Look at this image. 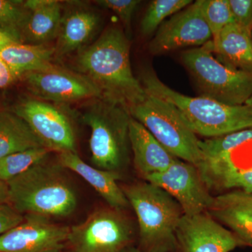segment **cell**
<instances>
[{
	"label": "cell",
	"mask_w": 252,
	"mask_h": 252,
	"mask_svg": "<svg viewBox=\"0 0 252 252\" xmlns=\"http://www.w3.org/2000/svg\"><path fill=\"white\" fill-rule=\"evenodd\" d=\"M55 49L47 44L14 42L0 48V58L18 78L52 64Z\"/></svg>",
	"instance_id": "obj_22"
},
{
	"label": "cell",
	"mask_w": 252,
	"mask_h": 252,
	"mask_svg": "<svg viewBox=\"0 0 252 252\" xmlns=\"http://www.w3.org/2000/svg\"><path fill=\"white\" fill-rule=\"evenodd\" d=\"M95 2L117 15L125 28L126 35L128 37L131 33L132 15L141 1L139 0H99Z\"/></svg>",
	"instance_id": "obj_28"
},
{
	"label": "cell",
	"mask_w": 252,
	"mask_h": 252,
	"mask_svg": "<svg viewBox=\"0 0 252 252\" xmlns=\"http://www.w3.org/2000/svg\"><path fill=\"white\" fill-rule=\"evenodd\" d=\"M72 252V251H71V252Z\"/></svg>",
	"instance_id": "obj_37"
},
{
	"label": "cell",
	"mask_w": 252,
	"mask_h": 252,
	"mask_svg": "<svg viewBox=\"0 0 252 252\" xmlns=\"http://www.w3.org/2000/svg\"><path fill=\"white\" fill-rule=\"evenodd\" d=\"M140 81L147 93L172 105L195 135L212 138L252 127V109L247 104L228 105L205 96L185 95L150 69L142 71Z\"/></svg>",
	"instance_id": "obj_2"
},
{
	"label": "cell",
	"mask_w": 252,
	"mask_h": 252,
	"mask_svg": "<svg viewBox=\"0 0 252 252\" xmlns=\"http://www.w3.org/2000/svg\"><path fill=\"white\" fill-rule=\"evenodd\" d=\"M24 220V215L20 213L9 203L0 205V235L12 229Z\"/></svg>",
	"instance_id": "obj_30"
},
{
	"label": "cell",
	"mask_w": 252,
	"mask_h": 252,
	"mask_svg": "<svg viewBox=\"0 0 252 252\" xmlns=\"http://www.w3.org/2000/svg\"><path fill=\"white\" fill-rule=\"evenodd\" d=\"M197 165L209 190L252 193V127L199 141Z\"/></svg>",
	"instance_id": "obj_4"
},
{
	"label": "cell",
	"mask_w": 252,
	"mask_h": 252,
	"mask_svg": "<svg viewBox=\"0 0 252 252\" xmlns=\"http://www.w3.org/2000/svg\"><path fill=\"white\" fill-rule=\"evenodd\" d=\"M63 167L45 160L7 182L9 203L22 215L67 217L75 211L77 198Z\"/></svg>",
	"instance_id": "obj_3"
},
{
	"label": "cell",
	"mask_w": 252,
	"mask_h": 252,
	"mask_svg": "<svg viewBox=\"0 0 252 252\" xmlns=\"http://www.w3.org/2000/svg\"><path fill=\"white\" fill-rule=\"evenodd\" d=\"M41 147L44 146L21 118L11 110H0V159Z\"/></svg>",
	"instance_id": "obj_23"
},
{
	"label": "cell",
	"mask_w": 252,
	"mask_h": 252,
	"mask_svg": "<svg viewBox=\"0 0 252 252\" xmlns=\"http://www.w3.org/2000/svg\"><path fill=\"white\" fill-rule=\"evenodd\" d=\"M144 180L172 195L187 216L208 211L213 203L214 197L197 167L180 159L165 171L147 176Z\"/></svg>",
	"instance_id": "obj_12"
},
{
	"label": "cell",
	"mask_w": 252,
	"mask_h": 252,
	"mask_svg": "<svg viewBox=\"0 0 252 252\" xmlns=\"http://www.w3.org/2000/svg\"><path fill=\"white\" fill-rule=\"evenodd\" d=\"M245 104H247V105L249 106V107L252 109V95L251 96V97L247 101Z\"/></svg>",
	"instance_id": "obj_35"
},
{
	"label": "cell",
	"mask_w": 252,
	"mask_h": 252,
	"mask_svg": "<svg viewBox=\"0 0 252 252\" xmlns=\"http://www.w3.org/2000/svg\"><path fill=\"white\" fill-rule=\"evenodd\" d=\"M51 152L46 147H36L2 158L0 159V179L7 183L36 164L45 160Z\"/></svg>",
	"instance_id": "obj_24"
},
{
	"label": "cell",
	"mask_w": 252,
	"mask_h": 252,
	"mask_svg": "<svg viewBox=\"0 0 252 252\" xmlns=\"http://www.w3.org/2000/svg\"><path fill=\"white\" fill-rule=\"evenodd\" d=\"M209 215L252 248V193L231 190L214 197Z\"/></svg>",
	"instance_id": "obj_16"
},
{
	"label": "cell",
	"mask_w": 252,
	"mask_h": 252,
	"mask_svg": "<svg viewBox=\"0 0 252 252\" xmlns=\"http://www.w3.org/2000/svg\"><path fill=\"white\" fill-rule=\"evenodd\" d=\"M59 162L63 168L75 172L82 177L107 202L109 207L123 211L130 205L123 189L118 185L117 180L121 177L119 173L91 166L75 152L59 153Z\"/></svg>",
	"instance_id": "obj_19"
},
{
	"label": "cell",
	"mask_w": 252,
	"mask_h": 252,
	"mask_svg": "<svg viewBox=\"0 0 252 252\" xmlns=\"http://www.w3.org/2000/svg\"><path fill=\"white\" fill-rule=\"evenodd\" d=\"M127 252H141L140 250H138V249H137V248H136V247H132V248H130V249H129L128 250H127ZM180 252V251H177V252Z\"/></svg>",
	"instance_id": "obj_34"
},
{
	"label": "cell",
	"mask_w": 252,
	"mask_h": 252,
	"mask_svg": "<svg viewBox=\"0 0 252 252\" xmlns=\"http://www.w3.org/2000/svg\"><path fill=\"white\" fill-rule=\"evenodd\" d=\"M28 14L25 1L0 0V28L14 33L18 37Z\"/></svg>",
	"instance_id": "obj_27"
},
{
	"label": "cell",
	"mask_w": 252,
	"mask_h": 252,
	"mask_svg": "<svg viewBox=\"0 0 252 252\" xmlns=\"http://www.w3.org/2000/svg\"><path fill=\"white\" fill-rule=\"evenodd\" d=\"M212 38L198 0L160 25L149 50L153 55L163 54L181 48L205 45Z\"/></svg>",
	"instance_id": "obj_14"
},
{
	"label": "cell",
	"mask_w": 252,
	"mask_h": 252,
	"mask_svg": "<svg viewBox=\"0 0 252 252\" xmlns=\"http://www.w3.org/2000/svg\"><path fill=\"white\" fill-rule=\"evenodd\" d=\"M193 3L191 0H154L149 4L141 22V31L150 35L167 17L173 16Z\"/></svg>",
	"instance_id": "obj_25"
},
{
	"label": "cell",
	"mask_w": 252,
	"mask_h": 252,
	"mask_svg": "<svg viewBox=\"0 0 252 252\" xmlns=\"http://www.w3.org/2000/svg\"><path fill=\"white\" fill-rule=\"evenodd\" d=\"M182 62L202 96L228 105H243L252 95V73L237 70L214 56L208 45L187 50Z\"/></svg>",
	"instance_id": "obj_7"
},
{
	"label": "cell",
	"mask_w": 252,
	"mask_h": 252,
	"mask_svg": "<svg viewBox=\"0 0 252 252\" xmlns=\"http://www.w3.org/2000/svg\"><path fill=\"white\" fill-rule=\"evenodd\" d=\"M207 44L223 64L252 73V41L248 30L234 22L230 23Z\"/></svg>",
	"instance_id": "obj_21"
},
{
	"label": "cell",
	"mask_w": 252,
	"mask_h": 252,
	"mask_svg": "<svg viewBox=\"0 0 252 252\" xmlns=\"http://www.w3.org/2000/svg\"><path fill=\"white\" fill-rule=\"evenodd\" d=\"M18 79L14 71L0 58V89L8 87Z\"/></svg>",
	"instance_id": "obj_31"
},
{
	"label": "cell",
	"mask_w": 252,
	"mask_h": 252,
	"mask_svg": "<svg viewBox=\"0 0 252 252\" xmlns=\"http://www.w3.org/2000/svg\"><path fill=\"white\" fill-rule=\"evenodd\" d=\"M63 13L59 35L54 46L55 56H66L81 49L99 26L98 14L84 5L71 3Z\"/></svg>",
	"instance_id": "obj_17"
},
{
	"label": "cell",
	"mask_w": 252,
	"mask_h": 252,
	"mask_svg": "<svg viewBox=\"0 0 252 252\" xmlns=\"http://www.w3.org/2000/svg\"><path fill=\"white\" fill-rule=\"evenodd\" d=\"M234 23L250 31L252 27V0H228Z\"/></svg>",
	"instance_id": "obj_29"
},
{
	"label": "cell",
	"mask_w": 252,
	"mask_h": 252,
	"mask_svg": "<svg viewBox=\"0 0 252 252\" xmlns=\"http://www.w3.org/2000/svg\"><path fill=\"white\" fill-rule=\"evenodd\" d=\"M69 233V227L49 217L28 214L20 224L0 235V252H63Z\"/></svg>",
	"instance_id": "obj_13"
},
{
	"label": "cell",
	"mask_w": 252,
	"mask_h": 252,
	"mask_svg": "<svg viewBox=\"0 0 252 252\" xmlns=\"http://www.w3.org/2000/svg\"><path fill=\"white\" fill-rule=\"evenodd\" d=\"M200 8L212 38L234 22L228 0H200Z\"/></svg>",
	"instance_id": "obj_26"
},
{
	"label": "cell",
	"mask_w": 252,
	"mask_h": 252,
	"mask_svg": "<svg viewBox=\"0 0 252 252\" xmlns=\"http://www.w3.org/2000/svg\"><path fill=\"white\" fill-rule=\"evenodd\" d=\"M28 14L19 32L21 43L46 44L57 39L62 19V3L57 0H28Z\"/></svg>",
	"instance_id": "obj_20"
},
{
	"label": "cell",
	"mask_w": 252,
	"mask_h": 252,
	"mask_svg": "<svg viewBox=\"0 0 252 252\" xmlns=\"http://www.w3.org/2000/svg\"><path fill=\"white\" fill-rule=\"evenodd\" d=\"M134 242L130 220L112 207L94 210L69 228L67 245L72 252H127Z\"/></svg>",
	"instance_id": "obj_9"
},
{
	"label": "cell",
	"mask_w": 252,
	"mask_h": 252,
	"mask_svg": "<svg viewBox=\"0 0 252 252\" xmlns=\"http://www.w3.org/2000/svg\"><path fill=\"white\" fill-rule=\"evenodd\" d=\"M11 111L28 124L43 146L51 152L77 153V136L72 119L54 104L36 98H25Z\"/></svg>",
	"instance_id": "obj_10"
},
{
	"label": "cell",
	"mask_w": 252,
	"mask_h": 252,
	"mask_svg": "<svg viewBox=\"0 0 252 252\" xmlns=\"http://www.w3.org/2000/svg\"><path fill=\"white\" fill-rule=\"evenodd\" d=\"M76 65L99 88L102 97L122 104L128 112L145 97L131 68L128 37L119 26H109L94 43L81 49Z\"/></svg>",
	"instance_id": "obj_1"
},
{
	"label": "cell",
	"mask_w": 252,
	"mask_h": 252,
	"mask_svg": "<svg viewBox=\"0 0 252 252\" xmlns=\"http://www.w3.org/2000/svg\"><path fill=\"white\" fill-rule=\"evenodd\" d=\"M145 92L143 100L129 109L131 117L141 123L172 155L197 166L202 157L200 140L172 105Z\"/></svg>",
	"instance_id": "obj_8"
},
{
	"label": "cell",
	"mask_w": 252,
	"mask_h": 252,
	"mask_svg": "<svg viewBox=\"0 0 252 252\" xmlns=\"http://www.w3.org/2000/svg\"><path fill=\"white\" fill-rule=\"evenodd\" d=\"M180 252H230L245 245L209 214L183 215L176 230Z\"/></svg>",
	"instance_id": "obj_15"
},
{
	"label": "cell",
	"mask_w": 252,
	"mask_h": 252,
	"mask_svg": "<svg viewBox=\"0 0 252 252\" xmlns=\"http://www.w3.org/2000/svg\"><path fill=\"white\" fill-rule=\"evenodd\" d=\"M250 37H251V39H252V27L251 29H250Z\"/></svg>",
	"instance_id": "obj_36"
},
{
	"label": "cell",
	"mask_w": 252,
	"mask_h": 252,
	"mask_svg": "<svg viewBox=\"0 0 252 252\" xmlns=\"http://www.w3.org/2000/svg\"><path fill=\"white\" fill-rule=\"evenodd\" d=\"M130 149L137 171L147 176L166 170L177 158L172 155L138 121L130 117L129 123Z\"/></svg>",
	"instance_id": "obj_18"
},
{
	"label": "cell",
	"mask_w": 252,
	"mask_h": 252,
	"mask_svg": "<svg viewBox=\"0 0 252 252\" xmlns=\"http://www.w3.org/2000/svg\"><path fill=\"white\" fill-rule=\"evenodd\" d=\"M22 77L34 98L45 102L72 103L102 97L99 88L90 79L53 63Z\"/></svg>",
	"instance_id": "obj_11"
},
{
	"label": "cell",
	"mask_w": 252,
	"mask_h": 252,
	"mask_svg": "<svg viewBox=\"0 0 252 252\" xmlns=\"http://www.w3.org/2000/svg\"><path fill=\"white\" fill-rule=\"evenodd\" d=\"M14 42H21L19 37L11 32L0 28V48Z\"/></svg>",
	"instance_id": "obj_32"
},
{
	"label": "cell",
	"mask_w": 252,
	"mask_h": 252,
	"mask_svg": "<svg viewBox=\"0 0 252 252\" xmlns=\"http://www.w3.org/2000/svg\"><path fill=\"white\" fill-rule=\"evenodd\" d=\"M130 114L122 104L100 97L87 107L83 122L91 128V162L100 170L117 172L130 160Z\"/></svg>",
	"instance_id": "obj_6"
},
{
	"label": "cell",
	"mask_w": 252,
	"mask_h": 252,
	"mask_svg": "<svg viewBox=\"0 0 252 252\" xmlns=\"http://www.w3.org/2000/svg\"><path fill=\"white\" fill-rule=\"evenodd\" d=\"M138 223L142 252L178 251L176 230L184 215L180 204L164 189L146 182L123 189Z\"/></svg>",
	"instance_id": "obj_5"
},
{
	"label": "cell",
	"mask_w": 252,
	"mask_h": 252,
	"mask_svg": "<svg viewBox=\"0 0 252 252\" xmlns=\"http://www.w3.org/2000/svg\"><path fill=\"white\" fill-rule=\"evenodd\" d=\"M9 191L7 183L0 179V205L9 203Z\"/></svg>",
	"instance_id": "obj_33"
}]
</instances>
